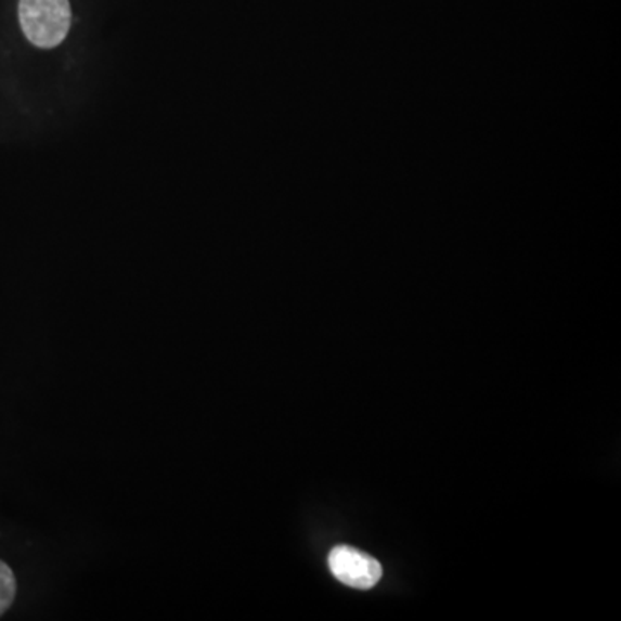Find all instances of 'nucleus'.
Returning a JSON list of instances; mask_svg holds the SVG:
<instances>
[{
	"label": "nucleus",
	"instance_id": "obj_1",
	"mask_svg": "<svg viewBox=\"0 0 621 621\" xmlns=\"http://www.w3.org/2000/svg\"><path fill=\"white\" fill-rule=\"evenodd\" d=\"M20 23L34 46L52 49L68 35L72 8L68 0H20Z\"/></svg>",
	"mask_w": 621,
	"mask_h": 621
},
{
	"label": "nucleus",
	"instance_id": "obj_2",
	"mask_svg": "<svg viewBox=\"0 0 621 621\" xmlns=\"http://www.w3.org/2000/svg\"><path fill=\"white\" fill-rule=\"evenodd\" d=\"M328 567L335 579L354 588L375 587L384 575L380 562L349 545H338L332 551Z\"/></svg>",
	"mask_w": 621,
	"mask_h": 621
},
{
	"label": "nucleus",
	"instance_id": "obj_3",
	"mask_svg": "<svg viewBox=\"0 0 621 621\" xmlns=\"http://www.w3.org/2000/svg\"><path fill=\"white\" fill-rule=\"evenodd\" d=\"M16 597V579L9 565L0 559V617L11 608Z\"/></svg>",
	"mask_w": 621,
	"mask_h": 621
}]
</instances>
